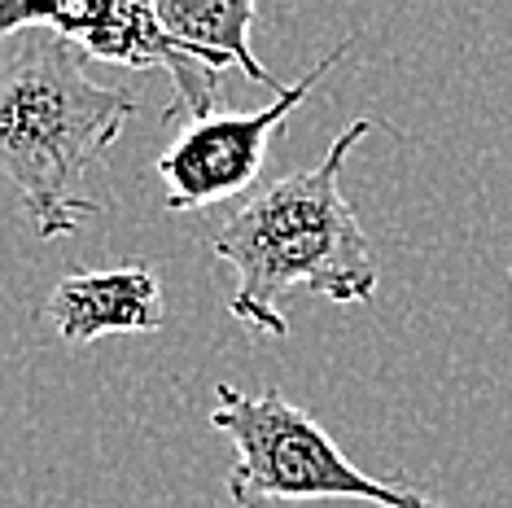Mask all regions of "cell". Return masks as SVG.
Segmentation results:
<instances>
[{
	"mask_svg": "<svg viewBox=\"0 0 512 508\" xmlns=\"http://www.w3.org/2000/svg\"><path fill=\"white\" fill-rule=\"evenodd\" d=\"M136 114V97L88 79V53L57 31H31L0 53V176L22 193L44 241L71 237L97 202L79 184Z\"/></svg>",
	"mask_w": 512,
	"mask_h": 508,
	"instance_id": "obj_2",
	"label": "cell"
},
{
	"mask_svg": "<svg viewBox=\"0 0 512 508\" xmlns=\"http://www.w3.org/2000/svg\"><path fill=\"white\" fill-rule=\"evenodd\" d=\"M101 0H0V44L18 31H57L66 40H84Z\"/></svg>",
	"mask_w": 512,
	"mask_h": 508,
	"instance_id": "obj_7",
	"label": "cell"
},
{
	"mask_svg": "<svg viewBox=\"0 0 512 508\" xmlns=\"http://www.w3.org/2000/svg\"><path fill=\"white\" fill-rule=\"evenodd\" d=\"M211 430L232 443L224 478L232 508H267L294 500H359L372 508H442L434 495L403 482L372 478L346 460V452L285 395H246L219 381Z\"/></svg>",
	"mask_w": 512,
	"mask_h": 508,
	"instance_id": "obj_3",
	"label": "cell"
},
{
	"mask_svg": "<svg viewBox=\"0 0 512 508\" xmlns=\"http://www.w3.org/2000/svg\"><path fill=\"white\" fill-rule=\"evenodd\" d=\"M372 127V119L346 123L316 167L246 193L206 228V246L232 272L228 311L263 338L289 333L281 311L289 290H311L329 303H368L377 294L372 246L342 193L346 158Z\"/></svg>",
	"mask_w": 512,
	"mask_h": 508,
	"instance_id": "obj_1",
	"label": "cell"
},
{
	"mask_svg": "<svg viewBox=\"0 0 512 508\" xmlns=\"http://www.w3.org/2000/svg\"><path fill=\"white\" fill-rule=\"evenodd\" d=\"M154 14L171 40L197 62L224 75L228 66H241L250 84H263L281 92L276 75L263 71V62L250 49V27H254V0H154Z\"/></svg>",
	"mask_w": 512,
	"mask_h": 508,
	"instance_id": "obj_6",
	"label": "cell"
},
{
	"mask_svg": "<svg viewBox=\"0 0 512 508\" xmlns=\"http://www.w3.org/2000/svg\"><path fill=\"white\" fill-rule=\"evenodd\" d=\"M346 49H351V40L337 44L333 53H324L320 66H311L298 84L276 92L272 106L250 114H197V119L184 123L171 136V145L158 154V176L167 184V211L189 215L202 211V206L241 198L259 180L272 136L285 132L289 114L311 97L320 75H329L342 62Z\"/></svg>",
	"mask_w": 512,
	"mask_h": 508,
	"instance_id": "obj_4",
	"label": "cell"
},
{
	"mask_svg": "<svg viewBox=\"0 0 512 508\" xmlns=\"http://www.w3.org/2000/svg\"><path fill=\"white\" fill-rule=\"evenodd\" d=\"M44 320L71 346H88L106 333H154L167 325V294L145 263L71 272L53 285Z\"/></svg>",
	"mask_w": 512,
	"mask_h": 508,
	"instance_id": "obj_5",
	"label": "cell"
}]
</instances>
